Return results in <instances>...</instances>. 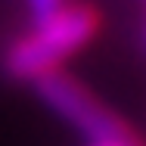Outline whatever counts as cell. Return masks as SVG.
<instances>
[{
    "instance_id": "3957f363",
    "label": "cell",
    "mask_w": 146,
    "mask_h": 146,
    "mask_svg": "<svg viewBox=\"0 0 146 146\" xmlns=\"http://www.w3.org/2000/svg\"><path fill=\"white\" fill-rule=\"evenodd\" d=\"M62 3H68V0H25L28 19H31V22H40V19H47L50 13H56Z\"/></svg>"
},
{
    "instance_id": "8992f818",
    "label": "cell",
    "mask_w": 146,
    "mask_h": 146,
    "mask_svg": "<svg viewBox=\"0 0 146 146\" xmlns=\"http://www.w3.org/2000/svg\"><path fill=\"white\" fill-rule=\"evenodd\" d=\"M143 3H146V0H143Z\"/></svg>"
},
{
    "instance_id": "6da1fadb",
    "label": "cell",
    "mask_w": 146,
    "mask_h": 146,
    "mask_svg": "<svg viewBox=\"0 0 146 146\" xmlns=\"http://www.w3.org/2000/svg\"><path fill=\"white\" fill-rule=\"evenodd\" d=\"M100 9L93 3H62L56 13H50L40 22H31V28L13 37L0 56L3 72L13 81L31 84L47 72H56L65 59L90 47L100 34Z\"/></svg>"
},
{
    "instance_id": "5b68a950",
    "label": "cell",
    "mask_w": 146,
    "mask_h": 146,
    "mask_svg": "<svg viewBox=\"0 0 146 146\" xmlns=\"http://www.w3.org/2000/svg\"><path fill=\"white\" fill-rule=\"evenodd\" d=\"M143 40H146V25H143Z\"/></svg>"
},
{
    "instance_id": "7a4b0ae2",
    "label": "cell",
    "mask_w": 146,
    "mask_h": 146,
    "mask_svg": "<svg viewBox=\"0 0 146 146\" xmlns=\"http://www.w3.org/2000/svg\"><path fill=\"white\" fill-rule=\"evenodd\" d=\"M31 90L37 93V100L62 124H68L72 131H78L84 140L137 134L127 118L118 115L103 96H96L84 81H78L75 75H68L65 68L40 75L37 81H31Z\"/></svg>"
},
{
    "instance_id": "277c9868",
    "label": "cell",
    "mask_w": 146,
    "mask_h": 146,
    "mask_svg": "<svg viewBox=\"0 0 146 146\" xmlns=\"http://www.w3.org/2000/svg\"><path fill=\"white\" fill-rule=\"evenodd\" d=\"M84 146H146L140 134H124V137H103V140H87Z\"/></svg>"
}]
</instances>
